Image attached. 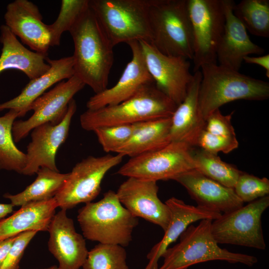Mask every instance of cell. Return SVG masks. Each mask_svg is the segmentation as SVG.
I'll return each instance as SVG.
<instances>
[{
    "label": "cell",
    "mask_w": 269,
    "mask_h": 269,
    "mask_svg": "<svg viewBox=\"0 0 269 269\" xmlns=\"http://www.w3.org/2000/svg\"><path fill=\"white\" fill-rule=\"evenodd\" d=\"M89 7L112 45L151 42L150 0H89Z\"/></svg>",
    "instance_id": "52a82bcc"
},
{
    "label": "cell",
    "mask_w": 269,
    "mask_h": 269,
    "mask_svg": "<svg viewBox=\"0 0 269 269\" xmlns=\"http://www.w3.org/2000/svg\"><path fill=\"white\" fill-rule=\"evenodd\" d=\"M48 248L59 263L58 269H80L88 254L85 238L76 231L73 220L61 209L50 223Z\"/></svg>",
    "instance_id": "ac0fdd59"
},
{
    "label": "cell",
    "mask_w": 269,
    "mask_h": 269,
    "mask_svg": "<svg viewBox=\"0 0 269 269\" xmlns=\"http://www.w3.org/2000/svg\"><path fill=\"white\" fill-rule=\"evenodd\" d=\"M124 247L99 243L88 252L83 269H130Z\"/></svg>",
    "instance_id": "4dcf8cb0"
},
{
    "label": "cell",
    "mask_w": 269,
    "mask_h": 269,
    "mask_svg": "<svg viewBox=\"0 0 269 269\" xmlns=\"http://www.w3.org/2000/svg\"><path fill=\"white\" fill-rule=\"evenodd\" d=\"M13 205L10 204L0 203V220L13 211Z\"/></svg>",
    "instance_id": "ab89813d"
},
{
    "label": "cell",
    "mask_w": 269,
    "mask_h": 269,
    "mask_svg": "<svg viewBox=\"0 0 269 269\" xmlns=\"http://www.w3.org/2000/svg\"><path fill=\"white\" fill-rule=\"evenodd\" d=\"M243 61L261 66L265 70L266 76L269 78V54L258 57L247 56L244 58Z\"/></svg>",
    "instance_id": "74e56055"
},
{
    "label": "cell",
    "mask_w": 269,
    "mask_h": 269,
    "mask_svg": "<svg viewBox=\"0 0 269 269\" xmlns=\"http://www.w3.org/2000/svg\"><path fill=\"white\" fill-rule=\"evenodd\" d=\"M201 78L200 70L194 72L184 99L177 106L171 117V142L180 141L191 147L197 146L199 136L205 130L206 125L198 101Z\"/></svg>",
    "instance_id": "44dd1931"
},
{
    "label": "cell",
    "mask_w": 269,
    "mask_h": 269,
    "mask_svg": "<svg viewBox=\"0 0 269 269\" xmlns=\"http://www.w3.org/2000/svg\"><path fill=\"white\" fill-rule=\"evenodd\" d=\"M89 0H62L59 15L56 20L48 25L50 47L59 46L62 34L69 31L72 27L89 6Z\"/></svg>",
    "instance_id": "1f68e13d"
},
{
    "label": "cell",
    "mask_w": 269,
    "mask_h": 269,
    "mask_svg": "<svg viewBox=\"0 0 269 269\" xmlns=\"http://www.w3.org/2000/svg\"><path fill=\"white\" fill-rule=\"evenodd\" d=\"M37 232L28 231L17 235L0 269H19L25 250Z\"/></svg>",
    "instance_id": "d590c367"
},
{
    "label": "cell",
    "mask_w": 269,
    "mask_h": 269,
    "mask_svg": "<svg viewBox=\"0 0 269 269\" xmlns=\"http://www.w3.org/2000/svg\"><path fill=\"white\" fill-rule=\"evenodd\" d=\"M171 117L134 124L132 135L116 153L133 157L165 146L171 142Z\"/></svg>",
    "instance_id": "484cf974"
},
{
    "label": "cell",
    "mask_w": 269,
    "mask_h": 269,
    "mask_svg": "<svg viewBox=\"0 0 269 269\" xmlns=\"http://www.w3.org/2000/svg\"><path fill=\"white\" fill-rule=\"evenodd\" d=\"M0 74L9 69L22 72L32 80L44 74L50 68L47 55L30 50L24 47L5 24L0 26Z\"/></svg>",
    "instance_id": "cb8c5ba5"
},
{
    "label": "cell",
    "mask_w": 269,
    "mask_h": 269,
    "mask_svg": "<svg viewBox=\"0 0 269 269\" xmlns=\"http://www.w3.org/2000/svg\"><path fill=\"white\" fill-rule=\"evenodd\" d=\"M74 51V75L95 94L107 88L114 47L89 6L69 31Z\"/></svg>",
    "instance_id": "6da1fadb"
},
{
    "label": "cell",
    "mask_w": 269,
    "mask_h": 269,
    "mask_svg": "<svg viewBox=\"0 0 269 269\" xmlns=\"http://www.w3.org/2000/svg\"><path fill=\"white\" fill-rule=\"evenodd\" d=\"M269 206V195L223 213L212 221L211 232L218 244H231L264 250L266 244L262 216Z\"/></svg>",
    "instance_id": "9c48e42d"
},
{
    "label": "cell",
    "mask_w": 269,
    "mask_h": 269,
    "mask_svg": "<svg viewBox=\"0 0 269 269\" xmlns=\"http://www.w3.org/2000/svg\"><path fill=\"white\" fill-rule=\"evenodd\" d=\"M16 236L0 241V268L4 263Z\"/></svg>",
    "instance_id": "f35d334b"
},
{
    "label": "cell",
    "mask_w": 269,
    "mask_h": 269,
    "mask_svg": "<svg viewBox=\"0 0 269 269\" xmlns=\"http://www.w3.org/2000/svg\"><path fill=\"white\" fill-rule=\"evenodd\" d=\"M234 111L223 115L219 109L212 112L206 119L205 129L209 133L217 135L235 137V130L231 123Z\"/></svg>",
    "instance_id": "8d00e7d4"
},
{
    "label": "cell",
    "mask_w": 269,
    "mask_h": 269,
    "mask_svg": "<svg viewBox=\"0 0 269 269\" xmlns=\"http://www.w3.org/2000/svg\"><path fill=\"white\" fill-rule=\"evenodd\" d=\"M233 13L252 34L269 37V0H242L235 3Z\"/></svg>",
    "instance_id": "f546056e"
},
{
    "label": "cell",
    "mask_w": 269,
    "mask_h": 269,
    "mask_svg": "<svg viewBox=\"0 0 269 269\" xmlns=\"http://www.w3.org/2000/svg\"><path fill=\"white\" fill-rule=\"evenodd\" d=\"M58 269V266L56 265L48 267L47 268L42 269Z\"/></svg>",
    "instance_id": "60d3db41"
},
{
    "label": "cell",
    "mask_w": 269,
    "mask_h": 269,
    "mask_svg": "<svg viewBox=\"0 0 269 269\" xmlns=\"http://www.w3.org/2000/svg\"><path fill=\"white\" fill-rule=\"evenodd\" d=\"M124 157L119 153L89 156L78 162L54 197L58 207L67 211L79 204L92 202L99 194L105 175L120 164Z\"/></svg>",
    "instance_id": "30bf717a"
},
{
    "label": "cell",
    "mask_w": 269,
    "mask_h": 269,
    "mask_svg": "<svg viewBox=\"0 0 269 269\" xmlns=\"http://www.w3.org/2000/svg\"><path fill=\"white\" fill-rule=\"evenodd\" d=\"M213 220H201L197 226L190 225L180 235L179 242L163 254L162 265L157 269H187L208 261H222L252 267L258 262L253 256L234 253L221 248L212 232Z\"/></svg>",
    "instance_id": "5b68a950"
},
{
    "label": "cell",
    "mask_w": 269,
    "mask_h": 269,
    "mask_svg": "<svg viewBox=\"0 0 269 269\" xmlns=\"http://www.w3.org/2000/svg\"><path fill=\"white\" fill-rule=\"evenodd\" d=\"M18 111L10 109L0 117V170L14 171L21 173L26 165V155L15 145L12 128Z\"/></svg>",
    "instance_id": "f1b7e54d"
},
{
    "label": "cell",
    "mask_w": 269,
    "mask_h": 269,
    "mask_svg": "<svg viewBox=\"0 0 269 269\" xmlns=\"http://www.w3.org/2000/svg\"><path fill=\"white\" fill-rule=\"evenodd\" d=\"M36 174L35 180L22 192L6 193L3 197L10 200L13 206L50 200L60 190L68 175V173H61L46 167L39 168Z\"/></svg>",
    "instance_id": "4316f807"
},
{
    "label": "cell",
    "mask_w": 269,
    "mask_h": 269,
    "mask_svg": "<svg viewBox=\"0 0 269 269\" xmlns=\"http://www.w3.org/2000/svg\"><path fill=\"white\" fill-rule=\"evenodd\" d=\"M77 221L83 237L100 244L127 247L138 224L120 202L116 192L109 190L96 202H88L78 210Z\"/></svg>",
    "instance_id": "277c9868"
},
{
    "label": "cell",
    "mask_w": 269,
    "mask_h": 269,
    "mask_svg": "<svg viewBox=\"0 0 269 269\" xmlns=\"http://www.w3.org/2000/svg\"><path fill=\"white\" fill-rule=\"evenodd\" d=\"M192 154L195 169L225 187L234 188L242 171L222 161L217 154L199 147H193Z\"/></svg>",
    "instance_id": "83f0119b"
},
{
    "label": "cell",
    "mask_w": 269,
    "mask_h": 269,
    "mask_svg": "<svg viewBox=\"0 0 269 269\" xmlns=\"http://www.w3.org/2000/svg\"><path fill=\"white\" fill-rule=\"evenodd\" d=\"M42 18L37 5L28 0L9 3L4 15L5 25L23 44L33 51L47 55L50 34Z\"/></svg>",
    "instance_id": "e0dca14e"
},
{
    "label": "cell",
    "mask_w": 269,
    "mask_h": 269,
    "mask_svg": "<svg viewBox=\"0 0 269 269\" xmlns=\"http://www.w3.org/2000/svg\"><path fill=\"white\" fill-rule=\"evenodd\" d=\"M134 129V124L103 126L93 132L103 150L106 152H116L130 138Z\"/></svg>",
    "instance_id": "d6a6232c"
},
{
    "label": "cell",
    "mask_w": 269,
    "mask_h": 269,
    "mask_svg": "<svg viewBox=\"0 0 269 269\" xmlns=\"http://www.w3.org/2000/svg\"><path fill=\"white\" fill-rule=\"evenodd\" d=\"M239 145L235 137L222 136L212 134L204 130L199 136L197 146L209 152L217 154L219 152L228 153Z\"/></svg>",
    "instance_id": "e575fe53"
},
{
    "label": "cell",
    "mask_w": 269,
    "mask_h": 269,
    "mask_svg": "<svg viewBox=\"0 0 269 269\" xmlns=\"http://www.w3.org/2000/svg\"><path fill=\"white\" fill-rule=\"evenodd\" d=\"M192 148L180 141H171L158 150L131 157L117 171L127 177L155 181L167 180L194 169Z\"/></svg>",
    "instance_id": "8fae6325"
},
{
    "label": "cell",
    "mask_w": 269,
    "mask_h": 269,
    "mask_svg": "<svg viewBox=\"0 0 269 269\" xmlns=\"http://www.w3.org/2000/svg\"><path fill=\"white\" fill-rule=\"evenodd\" d=\"M172 180L183 186L201 208L226 213L244 206L233 188L221 185L195 169L183 172Z\"/></svg>",
    "instance_id": "d6986e66"
},
{
    "label": "cell",
    "mask_w": 269,
    "mask_h": 269,
    "mask_svg": "<svg viewBox=\"0 0 269 269\" xmlns=\"http://www.w3.org/2000/svg\"><path fill=\"white\" fill-rule=\"evenodd\" d=\"M223 3L225 24L217 50V61L221 66L239 71L245 57L261 54L264 49L252 41L246 28L234 14V1L223 0Z\"/></svg>",
    "instance_id": "ffe728a7"
},
{
    "label": "cell",
    "mask_w": 269,
    "mask_h": 269,
    "mask_svg": "<svg viewBox=\"0 0 269 269\" xmlns=\"http://www.w3.org/2000/svg\"><path fill=\"white\" fill-rule=\"evenodd\" d=\"M85 86L76 76L66 81L59 82L53 89L44 93L31 104L33 115L25 121H14L12 134L14 142L25 137L35 127L47 123L57 125L63 119L69 102Z\"/></svg>",
    "instance_id": "7c38bea8"
},
{
    "label": "cell",
    "mask_w": 269,
    "mask_h": 269,
    "mask_svg": "<svg viewBox=\"0 0 269 269\" xmlns=\"http://www.w3.org/2000/svg\"><path fill=\"white\" fill-rule=\"evenodd\" d=\"M46 62L49 69L41 76L30 80L21 93L12 99L0 103V112L4 110H15L23 117L30 111L31 104L45 91L56 83L68 79L74 75V59L72 56L51 59L47 56Z\"/></svg>",
    "instance_id": "603a6c76"
},
{
    "label": "cell",
    "mask_w": 269,
    "mask_h": 269,
    "mask_svg": "<svg viewBox=\"0 0 269 269\" xmlns=\"http://www.w3.org/2000/svg\"><path fill=\"white\" fill-rule=\"evenodd\" d=\"M156 181L128 177L116 194L122 204L134 216L159 226L164 232L170 222V212L158 197Z\"/></svg>",
    "instance_id": "9a60e30c"
},
{
    "label": "cell",
    "mask_w": 269,
    "mask_h": 269,
    "mask_svg": "<svg viewBox=\"0 0 269 269\" xmlns=\"http://www.w3.org/2000/svg\"><path fill=\"white\" fill-rule=\"evenodd\" d=\"M170 212V220L162 239L156 243L147 255L148 263L144 269H157L158 262L164 253L174 242L191 223L198 220H214L221 215V213L186 204L175 197L168 199L165 202Z\"/></svg>",
    "instance_id": "7402d4cb"
},
{
    "label": "cell",
    "mask_w": 269,
    "mask_h": 269,
    "mask_svg": "<svg viewBox=\"0 0 269 269\" xmlns=\"http://www.w3.org/2000/svg\"><path fill=\"white\" fill-rule=\"evenodd\" d=\"M57 207L54 198L21 206L12 215L0 220V241L28 231H48Z\"/></svg>",
    "instance_id": "d4e9b609"
},
{
    "label": "cell",
    "mask_w": 269,
    "mask_h": 269,
    "mask_svg": "<svg viewBox=\"0 0 269 269\" xmlns=\"http://www.w3.org/2000/svg\"><path fill=\"white\" fill-rule=\"evenodd\" d=\"M193 41V72L206 64L217 63V50L223 34V0H187Z\"/></svg>",
    "instance_id": "ba28073f"
},
{
    "label": "cell",
    "mask_w": 269,
    "mask_h": 269,
    "mask_svg": "<svg viewBox=\"0 0 269 269\" xmlns=\"http://www.w3.org/2000/svg\"><path fill=\"white\" fill-rule=\"evenodd\" d=\"M138 42L155 85L179 105L184 99L193 78L190 71V60L182 57L164 54L150 42Z\"/></svg>",
    "instance_id": "4fadbf2b"
},
{
    "label": "cell",
    "mask_w": 269,
    "mask_h": 269,
    "mask_svg": "<svg viewBox=\"0 0 269 269\" xmlns=\"http://www.w3.org/2000/svg\"><path fill=\"white\" fill-rule=\"evenodd\" d=\"M177 107L153 83L117 105L87 109L81 115L80 121L83 129L93 131L103 126L134 124L171 117Z\"/></svg>",
    "instance_id": "3957f363"
},
{
    "label": "cell",
    "mask_w": 269,
    "mask_h": 269,
    "mask_svg": "<svg viewBox=\"0 0 269 269\" xmlns=\"http://www.w3.org/2000/svg\"><path fill=\"white\" fill-rule=\"evenodd\" d=\"M76 110L77 104L73 99L60 123L57 125L45 123L32 130L31 141L27 146L26 165L21 174L32 175L42 167L59 171L55 162L56 154L67 138L71 120Z\"/></svg>",
    "instance_id": "5bb4252c"
},
{
    "label": "cell",
    "mask_w": 269,
    "mask_h": 269,
    "mask_svg": "<svg viewBox=\"0 0 269 269\" xmlns=\"http://www.w3.org/2000/svg\"><path fill=\"white\" fill-rule=\"evenodd\" d=\"M127 44L132 51L131 60L114 86L90 98L86 103L88 110L119 104L133 96L144 86L154 83L147 69L139 42L133 41Z\"/></svg>",
    "instance_id": "2e32d148"
},
{
    "label": "cell",
    "mask_w": 269,
    "mask_h": 269,
    "mask_svg": "<svg viewBox=\"0 0 269 269\" xmlns=\"http://www.w3.org/2000/svg\"><path fill=\"white\" fill-rule=\"evenodd\" d=\"M237 196L244 203H250L269 194V180L244 172L239 176L234 187Z\"/></svg>",
    "instance_id": "836d02e7"
},
{
    "label": "cell",
    "mask_w": 269,
    "mask_h": 269,
    "mask_svg": "<svg viewBox=\"0 0 269 269\" xmlns=\"http://www.w3.org/2000/svg\"><path fill=\"white\" fill-rule=\"evenodd\" d=\"M151 43L162 53L193 57L192 29L187 0H150Z\"/></svg>",
    "instance_id": "8992f818"
},
{
    "label": "cell",
    "mask_w": 269,
    "mask_h": 269,
    "mask_svg": "<svg viewBox=\"0 0 269 269\" xmlns=\"http://www.w3.org/2000/svg\"><path fill=\"white\" fill-rule=\"evenodd\" d=\"M198 101L203 119L223 105L238 100L261 101L269 97V83L217 63L202 65Z\"/></svg>",
    "instance_id": "7a4b0ae2"
}]
</instances>
